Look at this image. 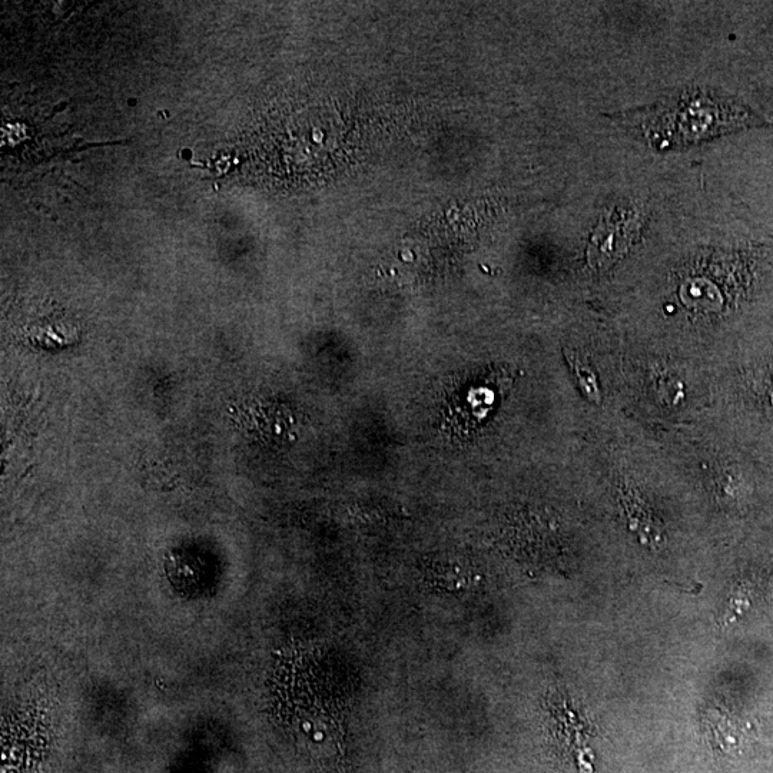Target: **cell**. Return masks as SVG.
<instances>
[{"label": "cell", "instance_id": "1", "mask_svg": "<svg viewBox=\"0 0 773 773\" xmlns=\"http://www.w3.org/2000/svg\"><path fill=\"white\" fill-rule=\"evenodd\" d=\"M758 115L731 96L711 89L690 88L658 104L627 112L625 122L640 132L652 147L689 148L716 136L759 125Z\"/></svg>", "mask_w": 773, "mask_h": 773}, {"label": "cell", "instance_id": "2", "mask_svg": "<svg viewBox=\"0 0 773 773\" xmlns=\"http://www.w3.org/2000/svg\"><path fill=\"white\" fill-rule=\"evenodd\" d=\"M565 356L567 358V363H569L570 368H572L573 373H575L577 383H579L582 393L585 394L587 400L592 401L593 404H599L602 396H600L599 386H597L596 376L595 373H593L592 368H590L589 364H587L579 354L575 353V351L565 350Z\"/></svg>", "mask_w": 773, "mask_h": 773}]
</instances>
